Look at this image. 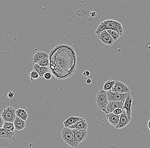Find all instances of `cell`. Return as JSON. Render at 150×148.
Returning a JSON list of instances; mask_svg holds the SVG:
<instances>
[{"mask_svg":"<svg viewBox=\"0 0 150 148\" xmlns=\"http://www.w3.org/2000/svg\"><path fill=\"white\" fill-rule=\"evenodd\" d=\"M88 125L87 123L86 120L84 118H82L79 121L77 122L75 124L73 125L72 126H70L69 128L72 129H76V130H87Z\"/></svg>","mask_w":150,"mask_h":148,"instance_id":"obj_14","label":"cell"},{"mask_svg":"<svg viewBox=\"0 0 150 148\" xmlns=\"http://www.w3.org/2000/svg\"><path fill=\"white\" fill-rule=\"evenodd\" d=\"M90 12L88 10L81 9V10L77 11L76 13V15L84 17L88 16L90 14Z\"/></svg>","mask_w":150,"mask_h":148,"instance_id":"obj_24","label":"cell"},{"mask_svg":"<svg viewBox=\"0 0 150 148\" xmlns=\"http://www.w3.org/2000/svg\"><path fill=\"white\" fill-rule=\"evenodd\" d=\"M111 91L116 93H125L130 92V89L122 82L116 80L115 85Z\"/></svg>","mask_w":150,"mask_h":148,"instance_id":"obj_8","label":"cell"},{"mask_svg":"<svg viewBox=\"0 0 150 148\" xmlns=\"http://www.w3.org/2000/svg\"><path fill=\"white\" fill-rule=\"evenodd\" d=\"M15 139V132H9L4 128L0 129V147H7Z\"/></svg>","mask_w":150,"mask_h":148,"instance_id":"obj_3","label":"cell"},{"mask_svg":"<svg viewBox=\"0 0 150 148\" xmlns=\"http://www.w3.org/2000/svg\"><path fill=\"white\" fill-rule=\"evenodd\" d=\"M123 112V109L118 108V109L113 110L112 113L116 115H120L122 114Z\"/></svg>","mask_w":150,"mask_h":148,"instance_id":"obj_26","label":"cell"},{"mask_svg":"<svg viewBox=\"0 0 150 148\" xmlns=\"http://www.w3.org/2000/svg\"><path fill=\"white\" fill-rule=\"evenodd\" d=\"M14 96V93L13 92H9V93H8V97L10 99H12Z\"/></svg>","mask_w":150,"mask_h":148,"instance_id":"obj_30","label":"cell"},{"mask_svg":"<svg viewBox=\"0 0 150 148\" xmlns=\"http://www.w3.org/2000/svg\"><path fill=\"white\" fill-rule=\"evenodd\" d=\"M148 127H149V129L150 131V125H148Z\"/></svg>","mask_w":150,"mask_h":148,"instance_id":"obj_34","label":"cell"},{"mask_svg":"<svg viewBox=\"0 0 150 148\" xmlns=\"http://www.w3.org/2000/svg\"><path fill=\"white\" fill-rule=\"evenodd\" d=\"M82 118L79 117H72L68 118L63 122L64 128H69L73 125L79 121Z\"/></svg>","mask_w":150,"mask_h":148,"instance_id":"obj_18","label":"cell"},{"mask_svg":"<svg viewBox=\"0 0 150 148\" xmlns=\"http://www.w3.org/2000/svg\"><path fill=\"white\" fill-rule=\"evenodd\" d=\"M3 128L9 132H14L16 130L13 123L5 122Z\"/></svg>","mask_w":150,"mask_h":148,"instance_id":"obj_21","label":"cell"},{"mask_svg":"<svg viewBox=\"0 0 150 148\" xmlns=\"http://www.w3.org/2000/svg\"><path fill=\"white\" fill-rule=\"evenodd\" d=\"M37 64L41 67H49L50 66V64L49 58L43 59L41 60L40 61L38 62Z\"/></svg>","mask_w":150,"mask_h":148,"instance_id":"obj_23","label":"cell"},{"mask_svg":"<svg viewBox=\"0 0 150 148\" xmlns=\"http://www.w3.org/2000/svg\"><path fill=\"white\" fill-rule=\"evenodd\" d=\"M33 70L38 73L39 77H43L44 75L47 72H50L49 67H43L38 65L37 63L35 64L33 66Z\"/></svg>","mask_w":150,"mask_h":148,"instance_id":"obj_16","label":"cell"},{"mask_svg":"<svg viewBox=\"0 0 150 148\" xmlns=\"http://www.w3.org/2000/svg\"><path fill=\"white\" fill-rule=\"evenodd\" d=\"M44 77L47 80H49L52 77V75L50 72L46 73L44 76Z\"/></svg>","mask_w":150,"mask_h":148,"instance_id":"obj_27","label":"cell"},{"mask_svg":"<svg viewBox=\"0 0 150 148\" xmlns=\"http://www.w3.org/2000/svg\"><path fill=\"white\" fill-rule=\"evenodd\" d=\"M120 115H117L113 113H110L106 115V118L108 121L113 127H116L119 124Z\"/></svg>","mask_w":150,"mask_h":148,"instance_id":"obj_13","label":"cell"},{"mask_svg":"<svg viewBox=\"0 0 150 148\" xmlns=\"http://www.w3.org/2000/svg\"><path fill=\"white\" fill-rule=\"evenodd\" d=\"M90 72L88 71H85L82 73V75L85 77L89 76L90 75Z\"/></svg>","mask_w":150,"mask_h":148,"instance_id":"obj_29","label":"cell"},{"mask_svg":"<svg viewBox=\"0 0 150 148\" xmlns=\"http://www.w3.org/2000/svg\"><path fill=\"white\" fill-rule=\"evenodd\" d=\"M108 33L110 35L113 39H114V41H117L119 38L120 37L121 35H120L119 33L117 32L115 30H107Z\"/></svg>","mask_w":150,"mask_h":148,"instance_id":"obj_22","label":"cell"},{"mask_svg":"<svg viewBox=\"0 0 150 148\" xmlns=\"http://www.w3.org/2000/svg\"><path fill=\"white\" fill-rule=\"evenodd\" d=\"M123 109V112L122 114L120 115L119 124L115 127L117 129H123L127 125L129 124L131 121V120L128 118L126 115V110L125 109Z\"/></svg>","mask_w":150,"mask_h":148,"instance_id":"obj_11","label":"cell"},{"mask_svg":"<svg viewBox=\"0 0 150 148\" xmlns=\"http://www.w3.org/2000/svg\"><path fill=\"white\" fill-rule=\"evenodd\" d=\"M13 123L16 130H18V131H21L26 127V123L25 121L23 120L17 116Z\"/></svg>","mask_w":150,"mask_h":148,"instance_id":"obj_17","label":"cell"},{"mask_svg":"<svg viewBox=\"0 0 150 148\" xmlns=\"http://www.w3.org/2000/svg\"><path fill=\"white\" fill-rule=\"evenodd\" d=\"M116 80H109L105 82L103 86V90L105 91H111L115 85Z\"/></svg>","mask_w":150,"mask_h":148,"instance_id":"obj_20","label":"cell"},{"mask_svg":"<svg viewBox=\"0 0 150 148\" xmlns=\"http://www.w3.org/2000/svg\"><path fill=\"white\" fill-rule=\"evenodd\" d=\"M29 76L30 78L33 83V79H36L39 77V76L38 75V73L36 71H34V70H33L29 74Z\"/></svg>","mask_w":150,"mask_h":148,"instance_id":"obj_25","label":"cell"},{"mask_svg":"<svg viewBox=\"0 0 150 148\" xmlns=\"http://www.w3.org/2000/svg\"><path fill=\"white\" fill-rule=\"evenodd\" d=\"M92 80L91 79H88L86 80V83H87V84H91V83H92Z\"/></svg>","mask_w":150,"mask_h":148,"instance_id":"obj_32","label":"cell"},{"mask_svg":"<svg viewBox=\"0 0 150 148\" xmlns=\"http://www.w3.org/2000/svg\"><path fill=\"white\" fill-rule=\"evenodd\" d=\"M131 94L130 92L125 93H116L111 91H107L108 99L109 102L116 101V102H122L125 103L127 96Z\"/></svg>","mask_w":150,"mask_h":148,"instance_id":"obj_6","label":"cell"},{"mask_svg":"<svg viewBox=\"0 0 150 148\" xmlns=\"http://www.w3.org/2000/svg\"><path fill=\"white\" fill-rule=\"evenodd\" d=\"M62 137L64 142L71 147H76L79 145L75 140L72 129L63 128L62 130Z\"/></svg>","mask_w":150,"mask_h":148,"instance_id":"obj_2","label":"cell"},{"mask_svg":"<svg viewBox=\"0 0 150 148\" xmlns=\"http://www.w3.org/2000/svg\"><path fill=\"white\" fill-rule=\"evenodd\" d=\"M133 98L131 94L127 96L124 103V105L123 109L126 110V115L129 119L131 120V115H132V110H131V105L133 102Z\"/></svg>","mask_w":150,"mask_h":148,"instance_id":"obj_12","label":"cell"},{"mask_svg":"<svg viewBox=\"0 0 150 148\" xmlns=\"http://www.w3.org/2000/svg\"><path fill=\"white\" fill-rule=\"evenodd\" d=\"M113 30L119 33L122 35L124 33V27L121 23L113 20H106L98 25L96 30V34L98 35L101 32L107 30Z\"/></svg>","mask_w":150,"mask_h":148,"instance_id":"obj_1","label":"cell"},{"mask_svg":"<svg viewBox=\"0 0 150 148\" xmlns=\"http://www.w3.org/2000/svg\"><path fill=\"white\" fill-rule=\"evenodd\" d=\"M74 137L76 142L79 144L85 140L87 137V130H76V129H72Z\"/></svg>","mask_w":150,"mask_h":148,"instance_id":"obj_10","label":"cell"},{"mask_svg":"<svg viewBox=\"0 0 150 148\" xmlns=\"http://www.w3.org/2000/svg\"><path fill=\"white\" fill-rule=\"evenodd\" d=\"M90 15L92 17H95L96 16V11H93V12H90Z\"/></svg>","mask_w":150,"mask_h":148,"instance_id":"obj_31","label":"cell"},{"mask_svg":"<svg viewBox=\"0 0 150 148\" xmlns=\"http://www.w3.org/2000/svg\"><path fill=\"white\" fill-rule=\"evenodd\" d=\"M148 125H150V119L149 120V122H148Z\"/></svg>","mask_w":150,"mask_h":148,"instance_id":"obj_33","label":"cell"},{"mask_svg":"<svg viewBox=\"0 0 150 148\" xmlns=\"http://www.w3.org/2000/svg\"><path fill=\"white\" fill-rule=\"evenodd\" d=\"M5 121L2 117L1 115H0V129H2Z\"/></svg>","mask_w":150,"mask_h":148,"instance_id":"obj_28","label":"cell"},{"mask_svg":"<svg viewBox=\"0 0 150 148\" xmlns=\"http://www.w3.org/2000/svg\"><path fill=\"white\" fill-rule=\"evenodd\" d=\"M96 101L98 109L102 110H105L109 102L108 100L107 91L103 89L98 91Z\"/></svg>","mask_w":150,"mask_h":148,"instance_id":"obj_4","label":"cell"},{"mask_svg":"<svg viewBox=\"0 0 150 148\" xmlns=\"http://www.w3.org/2000/svg\"><path fill=\"white\" fill-rule=\"evenodd\" d=\"M97 37L103 44L111 46L114 44V39L107 30H104L97 35Z\"/></svg>","mask_w":150,"mask_h":148,"instance_id":"obj_7","label":"cell"},{"mask_svg":"<svg viewBox=\"0 0 150 148\" xmlns=\"http://www.w3.org/2000/svg\"><path fill=\"white\" fill-rule=\"evenodd\" d=\"M17 117L26 121L28 120L29 115L27 111L23 108H18L16 110Z\"/></svg>","mask_w":150,"mask_h":148,"instance_id":"obj_19","label":"cell"},{"mask_svg":"<svg viewBox=\"0 0 150 148\" xmlns=\"http://www.w3.org/2000/svg\"><path fill=\"white\" fill-rule=\"evenodd\" d=\"M49 58V55L47 52L40 51L35 53L32 58L33 62L35 64L38 63L43 59Z\"/></svg>","mask_w":150,"mask_h":148,"instance_id":"obj_15","label":"cell"},{"mask_svg":"<svg viewBox=\"0 0 150 148\" xmlns=\"http://www.w3.org/2000/svg\"><path fill=\"white\" fill-rule=\"evenodd\" d=\"M124 105V103L122 102H116V101H111L109 102L105 110L103 111L105 112L106 114L112 113L113 110L116 109L120 108L123 109Z\"/></svg>","mask_w":150,"mask_h":148,"instance_id":"obj_9","label":"cell"},{"mask_svg":"<svg viewBox=\"0 0 150 148\" xmlns=\"http://www.w3.org/2000/svg\"><path fill=\"white\" fill-rule=\"evenodd\" d=\"M1 116L5 122L14 123L16 117V110L12 107H8L4 109Z\"/></svg>","mask_w":150,"mask_h":148,"instance_id":"obj_5","label":"cell"}]
</instances>
